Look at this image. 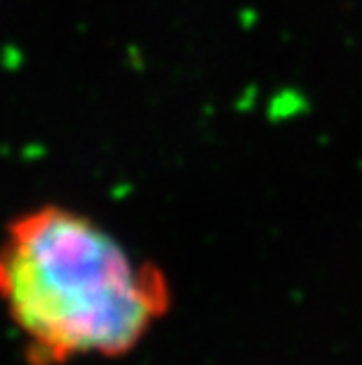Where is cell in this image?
I'll use <instances>...</instances> for the list:
<instances>
[{
	"label": "cell",
	"instance_id": "6da1fadb",
	"mask_svg": "<svg viewBox=\"0 0 362 365\" xmlns=\"http://www.w3.org/2000/svg\"><path fill=\"white\" fill-rule=\"evenodd\" d=\"M0 304L31 363L64 365L134 351L167 316L172 287L92 215L41 203L5 227Z\"/></svg>",
	"mask_w": 362,
	"mask_h": 365
}]
</instances>
